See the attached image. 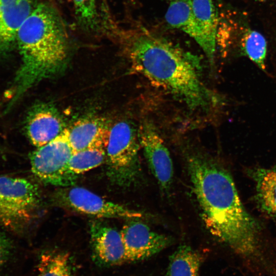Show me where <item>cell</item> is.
<instances>
[{
	"instance_id": "8992f818",
	"label": "cell",
	"mask_w": 276,
	"mask_h": 276,
	"mask_svg": "<svg viewBox=\"0 0 276 276\" xmlns=\"http://www.w3.org/2000/svg\"><path fill=\"white\" fill-rule=\"evenodd\" d=\"M74 152L66 128L55 139L31 153L29 158L32 172L45 183L70 186L77 177L69 168Z\"/></svg>"
},
{
	"instance_id": "6da1fadb",
	"label": "cell",
	"mask_w": 276,
	"mask_h": 276,
	"mask_svg": "<svg viewBox=\"0 0 276 276\" xmlns=\"http://www.w3.org/2000/svg\"><path fill=\"white\" fill-rule=\"evenodd\" d=\"M187 163L202 219L210 233L234 252L249 274L275 276L276 251L242 204L229 172L198 151L189 153Z\"/></svg>"
},
{
	"instance_id": "5b68a950",
	"label": "cell",
	"mask_w": 276,
	"mask_h": 276,
	"mask_svg": "<svg viewBox=\"0 0 276 276\" xmlns=\"http://www.w3.org/2000/svg\"><path fill=\"white\" fill-rule=\"evenodd\" d=\"M38 188L29 180L0 176V224L17 232L32 218L39 202Z\"/></svg>"
},
{
	"instance_id": "2e32d148",
	"label": "cell",
	"mask_w": 276,
	"mask_h": 276,
	"mask_svg": "<svg viewBox=\"0 0 276 276\" xmlns=\"http://www.w3.org/2000/svg\"><path fill=\"white\" fill-rule=\"evenodd\" d=\"M202 256L187 245L177 247L170 256L167 276H199Z\"/></svg>"
},
{
	"instance_id": "44dd1931",
	"label": "cell",
	"mask_w": 276,
	"mask_h": 276,
	"mask_svg": "<svg viewBox=\"0 0 276 276\" xmlns=\"http://www.w3.org/2000/svg\"><path fill=\"white\" fill-rule=\"evenodd\" d=\"M20 263L14 242L0 231V276H19Z\"/></svg>"
},
{
	"instance_id": "4fadbf2b",
	"label": "cell",
	"mask_w": 276,
	"mask_h": 276,
	"mask_svg": "<svg viewBox=\"0 0 276 276\" xmlns=\"http://www.w3.org/2000/svg\"><path fill=\"white\" fill-rule=\"evenodd\" d=\"M110 126L99 117L80 119L67 128L68 139L74 152L90 149H105Z\"/></svg>"
},
{
	"instance_id": "e0dca14e",
	"label": "cell",
	"mask_w": 276,
	"mask_h": 276,
	"mask_svg": "<svg viewBox=\"0 0 276 276\" xmlns=\"http://www.w3.org/2000/svg\"><path fill=\"white\" fill-rule=\"evenodd\" d=\"M165 1L168 4L165 15L167 24L190 36L193 22L192 0Z\"/></svg>"
},
{
	"instance_id": "277c9868",
	"label": "cell",
	"mask_w": 276,
	"mask_h": 276,
	"mask_svg": "<svg viewBox=\"0 0 276 276\" xmlns=\"http://www.w3.org/2000/svg\"><path fill=\"white\" fill-rule=\"evenodd\" d=\"M139 131L129 121H119L110 126L105 148L108 176L120 186H129L141 176L139 157Z\"/></svg>"
},
{
	"instance_id": "7a4b0ae2",
	"label": "cell",
	"mask_w": 276,
	"mask_h": 276,
	"mask_svg": "<svg viewBox=\"0 0 276 276\" xmlns=\"http://www.w3.org/2000/svg\"><path fill=\"white\" fill-rule=\"evenodd\" d=\"M123 41L133 68L190 110L207 113L223 102L203 82L194 55L144 27L125 32Z\"/></svg>"
},
{
	"instance_id": "3957f363",
	"label": "cell",
	"mask_w": 276,
	"mask_h": 276,
	"mask_svg": "<svg viewBox=\"0 0 276 276\" xmlns=\"http://www.w3.org/2000/svg\"><path fill=\"white\" fill-rule=\"evenodd\" d=\"M16 42L22 63L11 90L8 111L29 89L59 74L66 65L68 36L63 22L50 4H37L19 28Z\"/></svg>"
},
{
	"instance_id": "d6986e66",
	"label": "cell",
	"mask_w": 276,
	"mask_h": 276,
	"mask_svg": "<svg viewBox=\"0 0 276 276\" xmlns=\"http://www.w3.org/2000/svg\"><path fill=\"white\" fill-rule=\"evenodd\" d=\"M241 46L244 54L259 68L265 71L267 42L264 36L256 31L248 30L243 36Z\"/></svg>"
},
{
	"instance_id": "7402d4cb",
	"label": "cell",
	"mask_w": 276,
	"mask_h": 276,
	"mask_svg": "<svg viewBox=\"0 0 276 276\" xmlns=\"http://www.w3.org/2000/svg\"><path fill=\"white\" fill-rule=\"evenodd\" d=\"M77 17L85 28L91 30L97 26L96 0H72Z\"/></svg>"
},
{
	"instance_id": "30bf717a",
	"label": "cell",
	"mask_w": 276,
	"mask_h": 276,
	"mask_svg": "<svg viewBox=\"0 0 276 276\" xmlns=\"http://www.w3.org/2000/svg\"><path fill=\"white\" fill-rule=\"evenodd\" d=\"M59 112L51 104L37 103L28 112L25 130L30 142L41 147L60 135L66 128Z\"/></svg>"
},
{
	"instance_id": "ffe728a7",
	"label": "cell",
	"mask_w": 276,
	"mask_h": 276,
	"mask_svg": "<svg viewBox=\"0 0 276 276\" xmlns=\"http://www.w3.org/2000/svg\"><path fill=\"white\" fill-rule=\"evenodd\" d=\"M106 159L105 149H87L74 152L69 162V168L78 175L99 167L106 162Z\"/></svg>"
},
{
	"instance_id": "8fae6325",
	"label": "cell",
	"mask_w": 276,
	"mask_h": 276,
	"mask_svg": "<svg viewBox=\"0 0 276 276\" xmlns=\"http://www.w3.org/2000/svg\"><path fill=\"white\" fill-rule=\"evenodd\" d=\"M193 22L190 35L202 49L210 63H213L218 25L213 0H192Z\"/></svg>"
},
{
	"instance_id": "ba28073f",
	"label": "cell",
	"mask_w": 276,
	"mask_h": 276,
	"mask_svg": "<svg viewBox=\"0 0 276 276\" xmlns=\"http://www.w3.org/2000/svg\"><path fill=\"white\" fill-rule=\"evenodd\" d=\"M139 139L149 168L162 190L168 191L173 178V165L163 139L149 123L142 124Z\"/></svg>"
},
{
	"instance_id": "7c38bea8",
	"label": "cell",
	"mask_w": 276,
	"mask_h": 276,
	"mask_svg": "<svg viewBox=\"0 0 276 276\" xmlns=\"http://www.w3.org/2000/svg\"><path fill=\"white\" fill-rule=\"evenodd\" d=\"M92 247L97 259L110 265L128 262L120 232L100 221L90 224Z\"/></svg>"
},
{
	"instance_id": "9c48e42d",
	"label": "cell",
	"mask_w": 276,
	"mask_h": 276,
	"mask_svg": "<svg viewBox=\"0 0 276 276\" xmlns=\"http://www.w3.org/2000/svg\"><path fill=\"white\" fill-rule=\"evenodd\" d=\"M135 219L126 223L120 231L128 262L149 258L171 244L170 237L155 232Z\"/></svg>"
},
{
	"instance_id": "52a82bcc",
	"label": "cell",
	"mask_w": 276,
	"mask_h": 276,
	"mask_svg": "<svg viewBox=\"0 0 276 276\" xmlns=\"http://www.w3.org/2000/svg\"><path fill=\"white\" fill-rule=\"evenodd\" d=\"M60 204L80 213L100 218L138 219L141 212L108 201L82 187H75L59 191L57 195Z\"/></svg>"
},
{
	"instance_id": "9a60e30c",
	"label": "cell",
	"mask_w": 276,
	"mask_h": 276,
	"mask_svg": "<svg viewBox=\"0 0 276 276\" xmlns=\"http://www.w3.org/2000/svg\"><path fill=\"white\" fill-rule=\"evenodd\" d=\"M247 173L255 185L258 207L276 222V164L269 168H252Z\"/></svg>"
},
{
	"instance_id": "ac0fdd59",
	"label": "cell",
	"mask_w": 276,
	"mask_h": 276,
	"mask_svg": "<svg viewBox=\"0 0 276 276\" xmlns=\"http://www.w3.org/2000/svg\"><path fill=\"white\" fill-rule=\"evenodd\" d=\"M35 276H73L68 254L60 251L42 254L37 265Z\"/></svg>"
},
{
	"instance_id": "5bb4252c",
	"label": "cell",
	"mask_w": 276,
	"mask_h": 276,
	"mask_svg": "<svg viewBox=\"0 0 276 276\" xmlns=\"http://www.w3.org/2000/svg\"><path fill=\"white\" fill-rule=\"evenodd\" d=\"M36 4V0H0V55L16 42L19 28Z\"/></svg>"
}]
</instances>
